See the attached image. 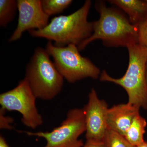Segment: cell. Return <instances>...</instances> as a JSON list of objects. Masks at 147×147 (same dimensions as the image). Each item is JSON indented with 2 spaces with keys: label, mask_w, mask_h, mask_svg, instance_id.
I'll use <instances>...</instances> for the list:
<instances>
[{
  "label": "cell",
  "mask_w": 147,
  "mask_h": 147,
  "mask_svg": "<svg viewBox=\"0 0 147 147\" xmlns=\"http://www.w3.org/2000/svg\"><path fill=\"white\" fill-rule=\"evenodd\" d=\"M86 131L84 109L76 108L69 110L61 125L51 131L26 133L45 139L47 143L43 147H82L84 144L79 137Z\"/></svg>",
  "instance_id": "8992f818"
},
{
  "label": "cell",
  "mask_w": 147,
  "mask_h": 147,
  "mask_svg": "<svg viewBox=\"0 0 147 147\" xmlns=\"http://www.w3.org/2000/svg\"><path fill=\"white\" fill-rule=\"evenodd\" d=\"M36 98L24 78L14 88L0 95L1 109L17 111L22 115V123L29 128L35 129L43 123L36 105Z\"/></svg>",
  "instance_id": "52a82bcc"
},
{
  "label": "cell",
  "mask_w": 147,
  "mask_h": 147,
  "mask_svg": "<svg viewBox=\"0 0 147 147\" xmlns=\"http://www.w3.org/2000/svg\"><path fill=\"white\" fill-rule=\"evenodd\" d=\"M82 147H105L104 142H98L86 141Z\"/></svg>",
  "instance_id": "ac0fdd59"
},
{
  "label": "cell",
  "mask_w": 147,
  "mask_h": 147,
  "mask_svg": "<svg viewBox=\"0 0 147 147\" xmlns=\"http://www.w3.org/2000/svg\"><path fill=\"white\" fill-rule=\"evenodd\" d=\"M136 26L138 29V43L147 49V18Z\"/></svg>",
  "instance_id": "2e32d148"
},
{
  "label": "cell",
  "mask_w": 147,
  "mask_h": 147,
  "mask_svg": "<svg viewBox=\"0 0 147 147\" xmlns=\"http://www.w3.org/2000/svg\"><path fill=\"white\" fill-rule=\"evenodd\" d=\"M5 110L2 109L0 110V127L1 129H11L12 128L10 124L12 123L13 119L10 117L5 116Z\"/></svg>",
  "instance_id": "e0dca14e"
},
{
  "label": "cell",
  "mask_w": 147,
  "mask_h": 147,
  "mask_svg": "<svg viewBox=\"0 0 147 147\" xmlns=\"http://www.w3.org/2000/svg\"><path fill=\"white\" fill-rule=\"evenodd\" d=\"M140 108L128 102L108 108L107 113L108 128L124 137L134 117Z\"/></svg>",
  "instance_id": "30bf717a"
},
{
  "label": "cell",
  "mask_w": 147,
  "mask_h": 147,
  "mask_svg": "<svg viewBox=\"0 0 147 147\" xmlns=\"http://www.w3.org/2000/svg\"><path fill=\"white\" fill-rule=\"evenodd\" d=\"M146 125V121L139 113L134 117L124 137L132 146H138L144 142V134Z\"/></svg>",
  "instance_id": "7c38bea8"
},
{
  "label": "cell",
  "mask_w": 147,
  "mask_h": 147,
  "mask_svg": "<svg viewBox=\"0 0 147 147\" xmlns=\"http://www.w3.org/2000/svg\"><path fill=\"white\" fill-rule=\"evenodd\" d=\"M128 65L126 72L120 78H113L105 70H102L99 79L101 82L119 85L125 90L128 103L139 108L147 109V85L146 67L147 49L139 43L127 47Z\"/></svg>",
  "instance_id": "3957f363"
},
{
  "label": "cell",
  "mask_w": 147,
  "mask_h": 147,
  "mask_svg": "<svg viewBox=\"0 0 147 147\" xmlns=\"http://www.w3.org/2000/svg\"><path fill=\"white\" fill-rule=\"evenodd\" d=\"M92 1L87 0L83 6L68 15L54 17L48 25L39 30L29 31L32 36L54 41L57 47L73 44L77 47L92 34L93 22L88 21Z\"/></svg>",
  "instance_id": "7a4b0ae2"
},
{
  "label": "cell",
  "mask_w": 147,
  "mask_h": 147,
  "mask_svg": "<svg viewBox=\"0 0 147 147\" xmlns=\"http://www.w3.org/2000/svg\"><path fill=\"white\" fill-rule=\"evenodd\" d=\"M46 49L37 47L26 68L25 79L36 98L50 100L63 87L64 78L57 69Z\"/></svg>",
  "instance_id": "277c9868"
},
{
  "label": "cell",
  "mask_w": 147,
  "mask_h": 147,
  "mask_svg": "<svg viewBox=\"0 0 147 147\" xmlns=\"http://www.w3.org/2000/svg\"><path fill=\"white\" fill-rule=\"evenodd\" d=\"M95 6L100 17L92 22V34L78 46L79 51L96 40H100L105 46L110 47L127 48L138 43L137 26L131 24L121 11L108 7L104 1H97Z\"/></svg>",
  "instance_id": "6da1fadb"
},
{
  "label": "cell",
  "mask_w": 147,
  "mask_h": 147,
  "mask_svg": "<svg viewBox=\"0 0 147 147\" xmlns=\"http://www.w3.org/2000/svg\"><path fill=\"white\" fill-rule=\"evenodd\" d=\"M18 9L17 1H0V26L5 28L13 21Z\"/></svg>",
  "instance_id": "4fadbf2b"
},
{
  "label": "cell",
  "mask_w": 147,
  "mask_h": 147,
  "mask_svg": "<svg viewBox=\"0 0 147 147\" xmlns=\"http://www.w3.org/2000/svg\"><path fill=\"white\" fill-rule=\"evenodd\" d=\"M18 24L8 42L16 41L26 31L39 30L49 24L50 16L42 8L40 0H18Z\"/></svg>",
  "instance_id": "9c48e42d"
},
{
  "label": "cell",
  "mask_w": 147,
  "mask_h": 147,
  "mask_svg": "<svg viewBox=\"0 0 147 147\" xmlns=\"http://www.w3.org/2000/svg\"><path fill=\"white\" fill-rule=\"evenodd\" d=\"M0 147H9L3 136H0Z\"/></svg>",
  "instance_id": "d6986e66"
},
{
  "label": "cell",
  "mask_w": 147,
  "mask_h": 147,
  "mask_svg": "<svg viewBox=\"0 0 147 147\" xmlns=\"http://www.w3.org/2000/svg\"><path fill=\"white\" fill-rule=\"evenodd\" d=\"M45 49L53 57L58 71L69 83H75L86 78L96 79L100 77V69L88 58L81 55L76 45L70 44L57 47L49 41Z\"/></svg>",
  "instance_id": "5b68a950"
},
{
  "label": "cell",
  "mask_w": 147,
  "mask_h": 147,
  "mask_svg": "<svg viewBox=\"0 0 147 147\" xmlns=\"http://www.w3.org/2000/svg\"><path fill=\"white\" fill-rule=\"evenodd\" d=\"M108 1L126 13L133 25L136 26L147 18L146 0H110Z\"/></svg>",
  "instance_id": "8fae6325"
},
{
  "label": "cell",
  "mask_w": 147,
  "mask_h": 147,
  "mask_svg": "<svg viewBox=\"0 0 147 147\" xmlns=\"http://www.w3.org/2000/svg\"><path fill=\"white\" fill-rule=\"evenodd\" d=\"M146 1L147 2V0H146Z\"/></svg>",
  "instance_id": "7402d4cb"
},
{
  "label": "cell",
  "mask_w": 147,
  "mask_h": 147,
  "mask_svg": "<svg viewBox=\"0 0 147 147\" xmlns=\"http://www.w3.org/2000/svg\"><path fill=\"white\" fill-rule=\"evenodd\" d=\"M71 0H42V8L48 16L61 13L71 5Z\"/></svg>",
  "instance_id": "5bb4252c"
},
{
  "label": "cell",
  "mask_w": 147,
  "mask_h": 147,
  "mask_svg": "<svg viewBox=\"0 0 147 147\" xmlns=\"http://www.w3.org/2000/svg\"><path fill=\"white\" fill-rule=\"evenodd\" d=\"M86 120V141L104 142L108 129V105L98 96L94 89L91 90L88 100L83 108Z\"/></svg>",
  "instance_id": "ba28073f"
},
{
  "label": "cell",
  "mask_w": 147,
  "mask_h": 147,
  "mask_svg": "<svg viewBox=\"0 0 147 147\" xmlns=\"http://www.w3.org/2000/svg\"><path fill=\"white\" fill-rule=\"evenodd\" d=\"M146 84H147V61L146 64Z\"/></svg>",
  "instance_id": "44dd1931"
},
{
  "label": "cell",
  "mask_w": 147,
  "mask_h": 147,
  "mask_svg": "<svg viewBox=\"0 0 147 147\" xmlns=\"http://www.w3.org/2000/svg\"><path fill=\"white\" fill-rule=\"evenodd\" d=\"M136 147H147V142L144 141L142 144Z\"/></svg>",
  "instance_id": "ffe728a7"
},
{
  "label": "cell",
  "mask_w": 147,
  "mask_h": 147,
  "mask_svg": "<svg viewBox=\"0 0 147 147\" xmlns=\"http://www.w3.org/2000/svg\"><path fill=\"white\" fill-rule=\"evenodd\" d=\"M105 147H135L125 137L108 128L104 140Z\"/></svg>",
  "instance_id": "9a60e30c"
}]
</instances>
